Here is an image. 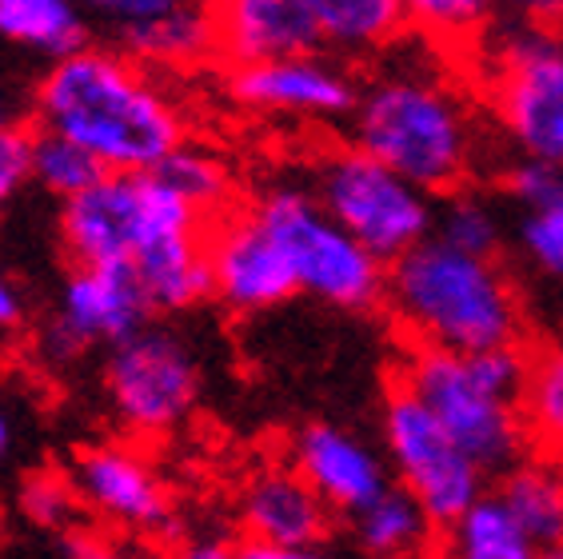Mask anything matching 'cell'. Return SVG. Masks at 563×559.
Returning <instances> with one entry per match:
<instances>
[{
	"label": "cell",
	"mask_w": 563,
	"mask_h": 559,
	"mask_svg": "<svg viewBox=\"0 0 563 559\" xmlns=\"http://www.w3.org/2000/svg\"><path fill=\"white\" fill-rule=\"evenodd\" d=\"M520 416L531 452L563 460V344H543L531 352Z\"/></svg>",
	"instance_id": "cell-29"
},
{
	"label": "cell",
	"mask_w": 563,
	"mask_h": 559,
	"mask_svg": "<svg viewBox=\"0 0 563 559\" xmlns=\"http://www.w3.org/2000/svg\"><path fill=\"white\" fill-rule=\"evenodd\" d=\"M472 61L499 140L516 156L563 168V24H492Z\"/></svg>",
	"instance_id": "cell-5"
},
{
	"label": "cell",
	"mask_w": 563,
	"mask_h": 559,
	"mask_svg": "<svg viewBox=\"0 0 563 559\" xmlns=\"http://www.w3.org/2000/svg\"><path fill=\"white\" fill-rule=\"evenodd\" d=\"M499 188L516 205V252L528 268L563 284V168L516 156V164L499 173Z\"/></svg>",
	"instance_id": "cell-18"
},
{
	"label": "cell",
	"mask_w": 563,
	"mask_h": 559,
	"mask_svg": "<svg viewBox=\"0 0 563 559\" xmlns=\"http://www.w3.org/2000/svg\"><path fill=\"white\" fill-rule=\"evenodd\" d=\"M12 452V424L9 416H4V408H0V460Z\"/></svg>",
	"instance_id": "cell-37"
},
{
	"label": "cell",
	"mask_w": 563,
	"mask_h": 559,
	"mask_svg": "<svg viewBox=\"0 0 563 559\" xmlns=\"http://www.w3.org/2000/svg\"><path fill=\"white\" fill-rule=\"evenodd\" d=\"M33 108V88H21V80L9 73V65L0 61V124L24 120Z\"/></svg>",
	"instance_id": "cell-35"
},
{
	"label": "cell",
	"mask_w": 563,
	"mask_h": 559,
	"mask_svg": "<svg viewBox=\"0 0 563 559\" xmlns=\"http://www.w3.org/2000/svg\"><path fill=\"white\" fill-rule=\"evenodd\" d=\"M208 272L212 300L228 313L256 316L300 296L296 272L268 228L249 212V205L228 208L208 224Z\"/></svg>",
	"instance_id": "cell-14"
},
{
	"label": "cell",
	"mask_w": 563,
	"mask_h": 559,
	"mask_svg": "<svg viewBox=\"0 0 563 559\" xmlns=\"http://www.w3.org/2000/svg\"><path fill=\"white\" fill-rule=\"evenodd\" d=\"M104 168L85 144H76L73 136L53 129H36L33 124V184H41L44 193L56 200L85 193L88 184L100 180Z\"/></svg>",
	"instance_id": "cell-30"
},
{
	"label": "cell",
	"mask_w": 563,
	"mask_h": 559,
	"mask_svg": "<svg viewBox=\"0 0 563 559\" xmlns=\"http://www.w3.org/2000/svg\"><path fill=\"white\" fill-rule=\"evenodd\" d=\"M312 17L324 53L344 61H376L408 33L404 0H300Z\"/></svg>",
	"instance_id": "cell-21"
},
{
	"label": "cell",
	"mask_w": 563,
	"mask_h": 559,
	"mask_svg": "<svg viewBox=\"0 0 563 559\" xmlns=\"http://www.w3.org/2000/svg\"><path fill=\"white\" fill-rule=\"evenodd\" d=\"M21 324H24V296L16 288V280L0 268V332L21 328Z\"/></svg>",
	"instance_id": "cell-36"
},
{
	"label": "cell",
	"mask_w": 563,
	"mask_h": 559,
	"mask_svg": "<svg viewBox=\"0 0 563 559\" xmlns=\"http://www.w3.org/2000/svg\"><path fill=\"white\" fill-rule=\"evenodd\" d=\"M236 524L249 539L244 556L303 559L328 544L336 512L292 463H268L240 492Z\"/></svg>",
	"instance_id": "cell-15"
},
{
	"label": "cell",
	"mask_w": 563,
	"mask_h": 559,
	"mask_svg": "<svg viewBox=\"0 0 563 559\" xmlns=\"http://www.w3.org/2000/svg\"><path fill=\"white\" fill-rule=\"evenodd\" d=\"M92 24L76 0H0V44L60 61L92 41Z\"/></svg>",
	"instance_id": "cell-24"
},
{
	"label": "cell",
	"mask_w": 563,
	"mask_h": 559,
	"mask_svg": "<svg viewBox=\"0 0 563 559\" xmlns=\"http://www.w3.org/2000/svg\"><path fill=\"white\" fill-rule=\"evenodd\" d=\"M249 212L284 248L303 296L340 313L384 308L388 264L372 256L344 224H336L303 180L268 184L249 200Z\"/></svg>",
	"instance_id": "cell-6"
},
{
	"label": "cell",
	"mask_w": 563,
	"mask_h": 559,
	"mask_svg": "<svg viewBox=\"0 0 563 559\" xmlns=\"http://www.w3.org/2000/svg\"><path fill=\"white\" fill-rule=\"evenodd\" d=\"M228 92L240 108L268 120H303V124H340L360 97V76L352 61L336 53H296L240 65L228 73Z\"/></svg>",
	"instance_id": "cell-12"
},
{
	"label": "cell",
	"mask_w": 563,
	"mask_h": 559,
	"mask_svg": "<svg viewBox=\"0 0 563 559\" xmlns=\"http://www.w3.org/2000/svg\"><path fill=\"white\" fill-rule=\"evenodd\" d=\"M344 524L356 539V548L376 559H412L440 544V527L428 516V507L396 480Z\"/></svg>",
	"instance_id": "cell-23"
},
{
	"label": "cell",
	"mask_w": 563,
	"mask_h": 559,
	"mask_svg": "<svg viewBox=\"0 0 563 559\" xmlns=\"http://www.w3.org/2000/svg\"><path fill=\"white\" fill-rule=\"evenodd\" d=\"M148 320L152 308L129 264H73L53 320L41 332V355L48 364L68 368L88 348L120 344Z\"/></svg>",
	"instance_id": "cell-11"
},
{
	"label": "cell",
	"mask_w": 563,
	"mask_h": 559,
	"mask_svg": "<svg viewBox=\"0 0 563 559\" xmlns=\"http://www.w3.org/2000/svg\"><path fill=\"white\" fill-rule=\"evenodd\" d=\"M200 355L180 332L156 324L112 344L104 364V396L132 440H161L180 428L200 404Z\"/></svg>",
	"instance_id": "cell-9"
},
{
	"label": "cell",
	"mask_w": 563,
	"mask_h": 559,
	"mask_svg": "<svg viewBox=\"0 0 563 559\" xmlns=\"http://www.w3.org/2000/svg\"><path fill=\"white\" fill-rule=\"evenodd\" d=\"M384 313L408 344L420 348L479 352L523 344L528 336L520 288L499 256H476L440 237L420 240L388 264Z\"/></svg>",
	"instance_id": "cell-3"
},
{
	"label": "cell",
	"mask_w": 563,
	"mask_h": 559,
	"mask_svg": "<svg viewBox=\"0 0 563 559\" xmlns=\"http://www.w3.org/2000/svg\"><path fill=\"white\" fill-rule=\"evenodd\" d=\"M208 228L205 232H168L132 256V276L152 316H180L212 300V272H208Z\"/></svg>",
	"instance_id": "cell-19"
},
{
	"label": "cell",
	"mask_w": 563,
	"mask_h": 559,
	"mask_svg": "<svg viewBox=\"0 0 563 559\" xmlns=\"http://www.w3.org/2000/svg\"><path fill=\"white\" fill-rule=\"evenodd\" d=\"M85 9L88 24L100 41H112L117 33H124L129 24H141L148 17H161V12L176 9V4H188V0H76Z\"/></svg>",
	"instance_id": "cell-33"
},
{
	"label": "cell",
	"mask_w": 563,
	"mask_h": 559,
	"mask_svg": "<svg viewBox=\"0 0 563 559\" xmlns=\"http://www.w3.org/2000/svg\"><path fill=\"white\" fill-rule=\"evenodd\" d=\"M292 468L320 492L336 519L356 516L360 507L372 504L391 484L388 460L376 452L356 431L316 419L296 431L292 440Z\"/></svg>",
	"instance_id": "cell-16"
},
{
	"label": "cell",
	"mask_w": 563,
	"mask_h": 559,
	"mask_svg": "<svg viewBox=\"0 0 563 559\" xmlns=\"http://www.w3.org/2000/svg\"><path fill=\"white\" fill-rule=\"evenodd\" d=\"M379 436H384V460L391 480L428 507L440 531L492 484L479 472V463L455 443L452 431L435 419V412L400 380H391L384 396Z\"/></svg>",
	"instance_id": "cell-10"
},
{
	"label": "cell",
	"mask_w": 563,
	"mask_h": 559,
	"mask_svg": "<svg viewBox=\"0 0 563 559\" xmlns=\"http://www.w3.org/2000/svg\"><path fill=\"white\" fill-rule=\"evenodd\" d=\"M68 475H73L88 512H97L100 524L144 539H168L176 531L173 492L156 472V463L136 443H92L76 456Z\"/></svg>",
	"instance_id": "cell-13"
},
{
	"label": "cell",
	"mask_w": 563,
	"mask_h": 559,
	"mask_svg": "<svg viewBox=\"0 0 563 559\" xmlns=\"http://www.w3.org/2000/svg\"><path fill=\"white\" fill-rule=\"evenodd\" d=\"M492 484L516 512L536 556H563V460L528 452Z\"/></svg>",
	"instance_id": "cell-22"
},
{
	"label": "cell",
	"mask_w": 563,
	"mask_h": 559,
	"mask_svg": "<svg viewBox=\"0 0 563 559\" xmlns=\"http://www.w3.org/2000/svg\"><path fill=\"white\" fill-rule=\"evenodd\" d=\"M440 544H448V551L460 559H531L536 548L523 536L520 519L504 504V495L496 487L472 500V504L440 531Z\"/></svg>",
	"instance_id": "cell-25"
},
{
	"label": "cell",
	"mask_w": 563,
	"mask_h": 559,
	"mask_svg": "<svg viewBox=\"0 0 563 559\" xmlns=\"http://www.w3.org/2000/svg\"><path fill=\"white\" fill-rule=\"evenodd\" d=\"M217 61L228 68L324 48L300 0H212Z\"/></svg>",
	"instance_id": "cell-17"
},
{
	"label": "cell",
	"mask_w": 563,
	"mask_h": 559,
	"mask_svg": "<svg viewBox=\"0 0 563 559\" xmlns=\"http://www.w3.org/2000/svg\"><path fill=\"white\" fill-rule=\"evenodd\" d=\"M156 173L173 184L176 193H185L208 220H217L228 208H236V173H232V164L217 149L200 144V140H180L156 164Z\"/></svg>",
	"instance_id": "cell-28"
},
{
	"label": "cell",
	"mask_w": 563,
	"mask_h": 559,
	"mask_svg": "<svg viewBox=\"0 0 563 559\" xmlns=\"http://www.w3.org/2000/svg\"><path fill=\"white\" fill-rule=\"evenodd\" d=\"M352 144L391 164L423 193L444 196L484 173L488 112H479L435 65H396L384 48L347 112Z\"/></svg>",
	"instance_id": "cell-2"
},
{
	"label": "cell",
	"mask_w": 563,
	"mask_h": 559,
	"mask_svg": "<svg viewBox=\"0 0 563 559\" xmlns=\"http://www.w3.org/2000/svg\"><path fill=\"white\" fill-rule=\"evenodd\" d=\"M109 44H117L120 53H129L141 65L161 68V73L208 65V61H217V17H212V0H188V4H176V9L161 12V17L129 24Z\"/></svg>",
	"instance_id": "cell-20"
},
{
	"label": "cell",
	"mask_w": 563,
	"mask_h": 559,
	"mask_svg": "<svg viewBox=\"0 0 563 559\" xmlns=\"http://www.w3.org/2000/svg\"><path fill=\"white\" fill-rule=\"evenodd\" d=\"M80 512H85V500L76 492L73 475L60 472H36L21 484V516L29 519L41 531H68V527L80 524Z\"/></svg>",
	"instance_id": "cell-31"
},
{
	"label": "cell",
	"mask_w": 563,
	"mask_h": 559,
	"mask_svg": "<svg viewBox=\"0 0 563 559\" xmlns=\"http://www.w3.org/2000/svg\"><path fill=\"white\" fill-rule=\"evenodd\" d=\"M404 9L416 36H423L444 56H464V61H472L499 17L496 0H404Z\"/></svg>",
	"instance_id": "cell-27"
},
{
	"label": "cell",
	"mask_w": 563,
	"mask_h": 559,
	"mask_svg": "<svg viewBox=\"0 0 563 559\" xmlns=\"http://www.w3.org/2000/svg\"><path fill=\"white\" fill-rule=\"evenodd\" d=\"M432 237H440L452 248H464V252H476V256H504L508 220H504V208L484 188L464 184L455 193L435 196Z\"/></svg>",
	"instance_id": "cell-26"
},
{
	"label": "cell",
	"mask_w": 563,
	"mask_h": 559,
	"mask_svg": "<svg viewBox=\"0 0 563 559\" xmlns=\"http://www.w3.org/2000/svg\"><path fill=\"white\" fill-rule=\"evenodd\" d=\"M212 224L156 168L104 173L85 193L60 200V244L73 264H132V256L168 232H205Z\"/></svg>",
	"instance_id": "cell-7"
},
{
	"label": "cell",
	"mask_w": 563,
	"mask_h": 559,
	"mask_svg": "<svg viewBox=\"0 0 563 559\" xmlns=\"http://www.w3.org/2000/svg\"><path fill=\"white\" fill-rule=\"evenodd\" d=\"M33 180V129L24 120L0 124V208L21 196Z\"/></svg>",
	"instance_id": "cell-32"
},
{
	"label": "cell",
	"mask_w": 563,
	"mask_h": 559,
	"mask_svg": "<svg viewBox=\"0 0 563 559\" xmlns=\"http://www.w3.org/2000/svg\"><path fill=\"white\" fill-rule=\"evenodd\" d=\"M499 17L528 24H563V0H496Z\"/></svg>",
	"instance_id": "cell-34"
},
{
	"label": "cell",
	"mask_w": 563,
	"mask_h": 559,
	"mask_svg": "<svg viewBox=\"0 0 563 559\" xmlns=\"http://www.w3.org/2000/svg\"><path fill=\"white\" fill-rule=\"evenodd\" d=\"M36 129L85 144L104 173H148L188 140L185 112L148 65L109 41L48 61L33 85Z\"/></svg>",
	"instance_id": "cell-1"
},
{
	"label": "cell",
	"mask_w": 563,
	"mask_h": 559,
	"mask_svg": "<svg viewBox=\"0 0 563 559\" xmlns=\"http://www.w3.org/2000/svg\"><path fill=\"white\" fill-rule=\"evenodd\" d=\"M528 364L531 352L523 344H496L479 352L408 344L391 380L412 387L452 431L455 443L479 463V472L496 480L531 452L520 416Z\"/></svg>",
	"instance_id": "cell-4"
},
{
	"label": "cell",
	"mask_w": 563,
	"mask_h": 559,
	"mask_svg": "<svg viewBox=\"0 0 563 559\" xmlns=\"http://www.w3.org/2000/svg\"><path fill=\"white\" fill-rule=\"evenodd\" d=\"M300 180L312 188L324 212L384 264L432 237L435 196L360 144H336L320 152Z\"/></svg>",
	"instance_id": "cell-8"
}]
</instances>
